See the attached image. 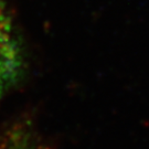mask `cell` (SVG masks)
<instances>
[{"instance_id":"1","label":"cell","mask_w":149,"mask_h":149,"mask_svg":"<svg viewBox=\"0 0 149 149\" xmlns=\"http://www.w3.org/2000/svg\"><path fill=\"white\" fill-rule=\"evenodd\" d=\"M24 68L21 40L3 0H0V101L18 84Z\"/></svg>"}]
</instances>
